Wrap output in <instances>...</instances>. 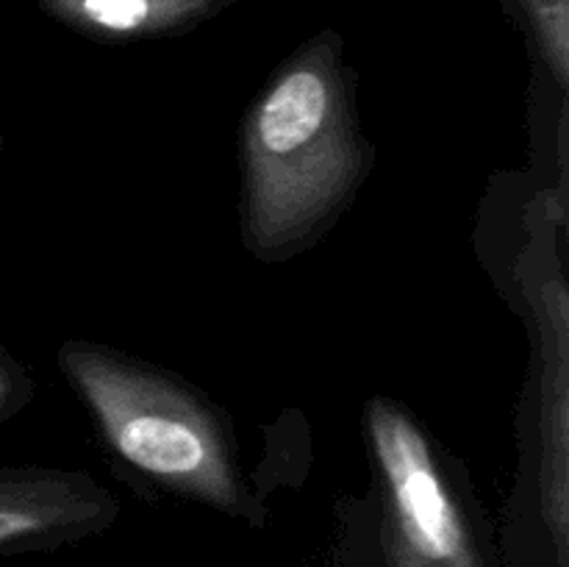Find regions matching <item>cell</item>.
Segmentation results:
<instances>
[{
	"instance_id": "obj_2",
	"label": "cell",
	"mask_w": 569,
	"mask_h": 567,
	"mask_svg": "<svg viewBox=\"0 0 569 567\" xmlns=\"http://www.w3.org/2000/svg\"><path fill=\"white\" fill-rule=\"evenodd\" d=\"M61 367L111 448L144 478L228 515L250 517L226 420L178 378L92 345H64Z\"/></svg>"
},
{
	"instance_id": "obj_5",
	"label": "cell",
	"mask_w": 569,
	"mask_h": 567,
	"mask_svg": "<svg viewBox=\"0 0 569 567\" xmlns=\"http://www.w3.org/2000/svg\"><path fill=\"white\" fill-rule=\"evenodd\" d=\"M233 0H37L39 9L83 37L137 42L209 20Z\"/></svg>"
},
{
	"instance_id": "obj_3",
	"label": "cell",
	"mask_w": 569,
	"mask_h": 567,
	"mask_svg": "<svg viewBox=\"0 0 569 567\" xmlns=\"http://www.w3.org/2000/svg\"><path fill=\"white\" fill-rule=\"evenodd\" d=\"M367 422L387 493V567H487L417 422L383 398L372 400Z\"/></svg>"
},
{
	"instance_id": "obj_7",
	"label": "cell",
	"mask_w": 569,
	"mask_h": 567,
	"mask_svg": "<svg viewBox=\"0 0 569 567\" xmlns=\"http://www.w3.org/2000/svg\"><path fill=\"white\" fill-rule=\"evenodd\" d=\"M31 395V384L22 376L20 367L14 365V359L0 350V420L14 415L22 404Z\"/></svg>"
},
{
	"instance_id": "obj_1",
	"label": "cell",
	"mask_w": 569,
	"mask_h": 567,
	"mask_svg": "<svg viewBox=\"0 0 569 567\" xmlns=\"http://www.w3.org/2000/svg\"><path fill=\"white\" fill-rule=\"evenodd\" d=\"M342 39L317 33L256 100L244 126V237L292 253L339 215L367 170Z\"/></svg>"
},
{
	"instance_id": "obj_6",
	"label": "cell",
	"mask_w": 569,
	"mask_h": 567,
	"mask_svg": "<svg viewBox=\"0 0 569 567\" xmlns=\"http://www.w3.org/2000/svg\"><path fill=\"white\" fill-rule=\"evenodd\" d=\"M533 44L548 61V70L565 87L569 72V0H506Z\"/></svg>"
},
{
	"instance_id": "obj_4",
	"label": "cell",
	"mask_w": 569,
	"mask_h": 567,
	"mask_svg": "<svg viewBox=\"0 0 569 567\" xmlns=\"http://www.w3.org/2000/svg\"><path fill=\"white\" fill-rule=\"evenodd\" d=\"M114 517L117 500L83 472L0 470V556L72 543Z\"/></svg>"
}]
</instances>
